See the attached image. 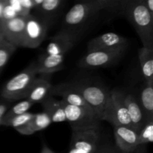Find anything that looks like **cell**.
<instances>
[{
  "label": "cell",
  "instance_id": "obj_1",
  "mask_svg": "<svg viewBox=\"0 0 153 153\" xmlns=\"http://www.w3.org/2000/svg\"><path fill=\"white\" fill-rule=\"evenodd\" d=\"M117 11L134 27L142 46L153 49V14L141 0H121Z\"/></svg>",
  "mask_w": 153,
  "mask_h": 153
},
{
  "label": "cell",
  "instance_id": "obj_2",
  "mask_svg": "<svg viewBox=\"0 0 153 153\" xmlns=\"http://www.w3.org/2000/svg\"><path fill=\"white\" fill-rule=\"evenodd\" d=\"M37 76L36 61H34L5 82L1 90V96L3 100L13 101L25 99Z\"/></svg>",
  "mask_w": 153,
  "mask_h": 153
},
{
  "label": "cell",
  "instance_id": "obj_3",
  "mask_svg": "<svg viewBox=\"0 0 153 153\" xmlns=\"http://www.w3.org/2000/svg\"><path fill=\"white\" fill-rule=\"evenodd\" d=\"M101 10L94 0H81L76 2L64 16V29L75 31L83 26Z\"/></svg>",
  "mask_w": 153,
  "mask_h": 153
},
{
  "label": "cell",
  "instance_id": "obj_4",
  "mask_svg": "<svg viewBox=\"0 0 153 153\" xmlns=\"http://www.w3.org/2000/svg\"><path fill=\"white\" fill-rule=\"evenodd\" d=\"M125 94L119 90L109 93V99L103 114L102 121L105 120L114 126H128L131 128V120L124 102Z\"/></svg>",
  "mask_w": 153,
  "mask_h": 153
},
{
  "label": "cell",
  "instance_id": "obj_5",
  "mask_svg": "<svg viewBox=\"0 0 153 153\" xmlns=\"http://www.w3.org/2000/svg\"><path fill=\"white\" fill-rule=\"evenodd\" d=\"M74 85L87 104L102 121L108 102L109 93L102 87L88 82H74Z\"/></svg>",
  "mask_w": 153,
  "mask_h": 153
},
{
  "label": "cell",
  "instance_id": "obj_6",
  "mask_svg": "<svg viewBox=\"0 0 153 153\" xmlns=\"http://www.w3.org/2000/svg\"><path fill=\"white\" fill-rule=\"evenodd\" d=\"M60 100L65 113L66 121L70 123L73 131L100 127V119L92 110L71 105Z\"/></svg>",
  "mask_w": 153,
  "mask_h": 153
},
{
  "label": "cell",
  "instance_id": "obj_7",
  "mask_svg": "<svg viewBox=\"0 0 153 153\" xmlns=\"http://www.w3.org/2000/svg\"><path fill=\"white\" fill-rule=\"evenodd\" d=\"M100 142V127L73 131L68 153H95Z\"/></svg>",
  "mask_w": 153,
  "mask_h": 153
},
{
  "label": "cell",
  "instance_id": "obj_8",
  "mask_svg": "<svg viewBox=\"0 0 153 153\" xmlns=\"http://www.w3.org/2000/svg\"><path fill=\"white\" fill-rule=\"evenodd\" d=\"M126 48L117 49H102L88 52L80 59L79 67L81 68L92 69L105 67L116 63L125 53Z\"/></svg>",
  "mask_w": 153,
  "mask_h": 153
},
{
  "label": "cell",
  "instance_id": "obj_9",
  "mask_svg": "<svg viewBox=\"0 0 153 153\" xmlns=\"http://www.w3.org/2000/svg\"><path fill=\"white\" fill-rule=\"evenodd\" d=\"M47 31V24L30 13L25 18L23 40L21 47L28 49L39 47L46 38Z\"/></svg>",
  "mask_w": 153,
  "mask_h": 153
},
{
  "label": "cell",
  "instance_id": "obj_10",
  "mask_svg": "<svg viewBox=\"0 0 153 153\" xmlns=\"http://www.w3.org/2000/svg\"><path fill=\"white\" fill-rule=\"evenodd\" d=\"M128 40L126 37L114 32H106L102 34L88 42V52L102 49H117L128 48Z\"/></svg>",
  "mask_w": 153,
  "mask_h": 153
},
{
  "label": "cell",
  "instance_id": "obj_11",
  "mask_svg": "<svg viewBox=\"0 0 153 153\" xmlns=\"http://www.w3.org/2000/svg\"><path fill=\"white\" fill-rule=\"evenodd\" d=\"M76 40V32L66 29L61 30L50 38L44 53L49 55H65L67 52L73 47Z\"/></svg>",
  "mask_w": 153,
  "mask_h": 153
},
{
  "label": "cell",
  "instance_id": "obj_12",
  "mask_svg": "<svg viewBox=\"0 0 153 153\" xmlns=\"http://www.w3.org/2000/svg\"><path fill=\"white\" fill-rule=\"evenodd\" d=\"M26 16H17L13 19L3 20L0 22L6 41L16 48L21 47L23 40Z\"/></svg>",
  "mask_w": 153,
  "mask_h": 153
},
{
  "label": "cell",
  "instance_id": "obj_13",
  "mask_svg": "<svg viewBox=\"0 0 153 153\" xmlns=\"http://www.w3.org/2000/svg\"><path fill=\"white\" fill-rule=\"evenodd\" d=\"M50 95L52 97H60L61 98V100L71 105L79 106L92 110L85 101L80 93L76 89L74 82L61 83L55 86H52Z\"/></svg>",
  "mask_w": 153,
  "mask_h": 153
},
{
  "label": "cell",
  "instance_id": "obj_14",
  "mask_svg": "<svg viewBox=\"0 0 153 153\" xmlns=\"http://www.w3.org/2000/svg\"><path fill=\"white\" fill-rule=\"evenodd\" d=\"M116 147L122 153H132L138 147L137 132L128 126L114 127Z\"/></svg>",
  "mask_w": 153,
  "mask_h": 153
},
{
  "label": "cell",
  "instance_id": "obj_15",
  "mask_svg": "<svg viewBox=\"0 0 153 153\" xmlns=\"http://www.w3.org/2000/svg\"><path fill=\"white\" fill-rule=\"evenodd\" d=\"M52 88L51 75H38L33 82L25 99L33 104L41 103L51 96Z\"/></svg>",
  "mask_w": 153,
  "mask_h": 153
},
{
  "label": "cell",
  "instance_id": "obj_16",
  "mask_svg": "<svg viewBox=\"0 0 153 153\" xmlns=\"http://www.w3.org/2000/svg\"><path fill=\"white\" fill-rule=\"evenodd\" d=\"M65 55L43 53L36 61L37 75H52L64 68Z\"/></svg>",
  "mask_w": 153,
  "mask_h": 153
},
{
  "label": "cell",
  "instance_id": "obj_17",
  "mask_svg": "<svg viewBox=\"0 0 153 153\" xmlns=\"http://www.w3.org/2000/svg\"><path fill=\"white\" fill-rule=\"evenodd\" d=\"M124 102L129 115L131 128L138 132L146 122L143 110L135 97L131 94L125 95Z\"/></svg>",
  "mask_w": 153,
  "mask_h": 153
},
{
  "label": "cell",
  "instance_id": "obj_18",
  "mask_svg": "<svg viewBox=\"0 0 153 153\" xmlns=\"http://www.w3.org/2000/svg\"><path fill=\"white\" fill-rule=\"evenodd\" d=\"M52 120L44 112L34 114L32 119L24 126L15 128L18 133L22 135H31L39 131L45 129L51 125Z\"/></svg>",
  "mask_w": 153,
  "mask_h": 153
},
{
  "label": "cell",
  "instance_id": "obj_19",
  "mask_svg": "<svg viewBox=\"0 0 153 153\" xmlns=\"http://www.w3.org/2000/svg\"><path fill=\"white\" fill-rule=\"evenodd\" d=\"M40 104L43 108V112L49 117L52 123L65 122V113L61 100H57L52 96H49Z\"/></svg>",
  "mask_w": 153,
  "mask_h": 153
},
{
  "label": "cell",
  "instance_id": "obj_20",
  "mask_svg": "<svg viewBox=\"0 0 153 153\" xmlns=\"http://www.w3.org/2000/svg\"><path fill=\"white\" fill-rule=\"evenodd\" d=\"M138 60L145 82L153 84V49L142 46L138 50Z\"/></svg>",
  "mask_w": 153,
  "mask_h": 153
},
{
  "label": "cell",
  "instance_id": "obj_21",
  "mask_svg": "<svg viewBox=\"0 0 153 153\" xmlns=\"http://www.w3.org/2000/svg\"><path fill=\"white\" fill-rule=\"evenodd\" d=\"M140 101L146 120H153V84L145 82L140 92Z\"/></svg>",
  "mask_w": 153,
  "mask_h": 153
},
{
  "label": "cell",
  "instance_id": "obj_22",
  "mask_svg": "<svg viewBox=\"0 0 153 153\" xmlns=\"http://www.w3.org/2000/svg\"><path fill=\"white\" fill-rule=\"evenodd\" d=\"M34 114L28 111L22 114L16 115V116L12 117L7 118V119L2 120L1 126H3L12 127V128H18L24 126L27 123L29 122L34 117Z\"/></svg>",
  "mask_w": 153,
  "mask_h": 153
},
{
  "label": "cell",
  "instance_id": "obj_23",
  "mask_svg": "<svg viewBox=\"0 0 153 153\" xmlns=\"http://www.w3.org/2000/svg\"><path fill=\"white\" fill-rule=\"evenodd\" d=\"M153 141V120L146 121L141 129L137 132L138 146L148 144Z\"/></svg>",
  "mask_w": 153,
  "mask_h": 153
},
{
  "label": "cell",
  "instance_id": "obj_24",
  "mask_svg": "<svg viewBox=\"0 0 153 153\" xmlns=\"http://www.w3.org/2000/svg\"><path fill=\"white\" fill-rule=\"evenodd\" d=\"M33 105H34L33 103H31V102L25 99V100L18 102L15 105L9 108L8 110L6 111L5 114L3 117L2 120L7 119V118L12 117L22 114L25 113V112H28V110L31 108Z\"/></svg>",
  "mask_w": 153,
  "mask_h": 153
},
{
  "label": "cell",
  "instance_id": "obj_25",
  "mask_svg": "<svg viewBox=\"0 0 153 153\" xmlns=\"http://www.w3.org/2000/svg\"><path fill=\"white\" fill-rule=\"evenodd\" d=\"M16 49V46L6 40L0 46V74Z\"/></svg>",
  "mask_w": 153,
  "mask_h": 153
},
{
  "label": "cell",
  "instance_id": "obj_26",
  "mask_svg": "<svg viewBox=\"0 0 153 153\" xmlns=\"http://www.w3.org/2000/svg\"><path fill=\"white\" fill-rule=\"evenodd\" d=\"M63 0H43L42 4L37 7L43 14L51 16L59 9Z\"/></svg>",
  "mask_w": 153,
  "mask_h": 153
},
{
  "label": "cell",
  "instance_id": "obj_27",
  "mask_svg": "<svg viewBox=\"0 0 153 153\" xmlns=\"http://www.w3.org/2000/svg\"><path fill=\"white\" fill-rule=\"evenodd\" d=\"M100 6L101 10L106 9L109 10H118L121 0H94Z\"/></svg>",
  "mask_w": 153,
  "mask_h": 153
},
{
  "label": "cell",
  "instance_id": "obj_28",
  "mask_svg": "<svg viewBox=\"0 0 153 153\" xmlns=\"http://www.w3.org/2000/svg\"><path fill=\"white\" fill-rule=\"evenodd\" d=\"M5 1L7 4H9V5L16 12L18 16H27L28 15L30 14V13L26 11V10L22 7V6L21 5L20 3L19 2L18 0H5Z\"/></svg>",
  "mask_w": 153,
  "mask_h": 153
},
{
  "label": "cell",
  "instance_id": "obj_29",
  "mask_svg": "<svg viewBox=\"0 0 153 153\" xmlns=\"http://www.w3.org/2000/svg\"><path fill=\"white\" fill-rule=\"evenodd\" d=\"M18 14L16 13V12L10 7L9 4H7L6 3L5 7L4 8V11H3V20H7V19H13L15 18L16 16H17Z\"/></svg>",
  "mask_w": 153,
  "mask_h": 153
},
{
  "label": "cell",
  "instance_id": "obj_30",
  "mask_svg": "<svg viewBox=\"0 0 153 153\" xmlns=\"http://www.w3.org/2000/svg\"><path fill=\"white\" fill-rule=\"evenodd\" d=\"M95 153H119V150L117 149V147L112 145L104 143L102 145H100Z\"/></svg>",
  "mask_w": 153,
  "mask_h": 153
},
{
  "label": "cell",
  "instance_id": "obj_31",
  "mask_svg": "<svg viewBox=\"0 0 153 153\" xmlns=\"http://www.w3.org/2000/svg\"><path fill=\"white\" fill-rule=\"evenodd\" d=\"M10 108V101L7 100H2L0 102V126H1V122L4 115L5 114L6 111Z\"/></svg>",
  "mask_w": 153,
  "mask_h": 153
},
{
  "label": "cell",
  "instance_id": "obj_32",
  "mask_svg": "<svg viewBox=\"0 0 153 153\" xmlns=\"http://www.w3.org/2000/svg\"><path fill=\"white\" fill-rule=\"evenodd\" d=\"M18 1L20 3L21 5L22 6V7L26 11H28V13H30L31 9L34 8V5L32 0H18Z\"/></svg>",
  "mask_w": 153,
  "mask_h": 153
},
{
  "label": "cell",
  "instance_id": "obj_33",
  "mask_svg": "<svg viewBox=\"0 0 153 153\" xmlns=\"http://www.w3.org/2000/svg\"><path fill=\"white\" fill-rule=\"evenodd\" d=\"M149 11L153 14V0H141Z\"/></svg>",
  "mask_w": 153,
  "mask_h": 153
},
{
  "label": "cell",
  "instance_id": "obj_34",
  "mask_svg": "<svg viewBox=\"0 0 153 153\" xmlns=\"http://www.w3.org/2000/svg\"><path fill=\"white\" fill-rule=\"evenodd\" d=\"M6 1L5 0H0V22L2 21L3 19V11L4 8L5 7Z\"/></svg>",
  "mask_w": 153,
  "mask_h": 153
},
{
  "label": "cell",
  "instance_id": "obj_35",
  "mask_svg": "<svg viewBox=\"0 0 153 153\" xmlns=\"http://www.w3.org/2000/svg\"><path fill=\"white\" fill-rule=\"evenodd\" d=\"M40 153H55L53 150L50 149L46 143H43V146H42L41 152Z\"/></svg>",
  "mask_w": 153,
  "mask_h": 153
},
{
  "label": "cell",
  "instance_id": "obj_36",
  "mask_svg": "<svg viewBox=\"0 0 153 153\" xmlns=\"http://www.w3.org/2000/svg\"><path fill=\"white\" fill-rule=\"evenodd\" d=\"M33 3H34V8H37L40 4H42V2L43 1V0H32Z\"/></svg>",
  "mask_w": 153,
  "mask_h": 153
},
{
  "label": "cell",
  "instance_id": "obj_37",
  "mask_svg": "<svg viewBox=\"0 0 153 153\" xmlns=\"http://www.w3.org/2000/svg\"><path fill=\"white\" fill-rule=\"evenodd\" d=\"M4 41H5V39H4V34H3L2 30H1V26H0V46H1V45L2 44Z\"/></svg>",
  "mask_w": 153,
  "mask_h": 153
}]
</instances>
